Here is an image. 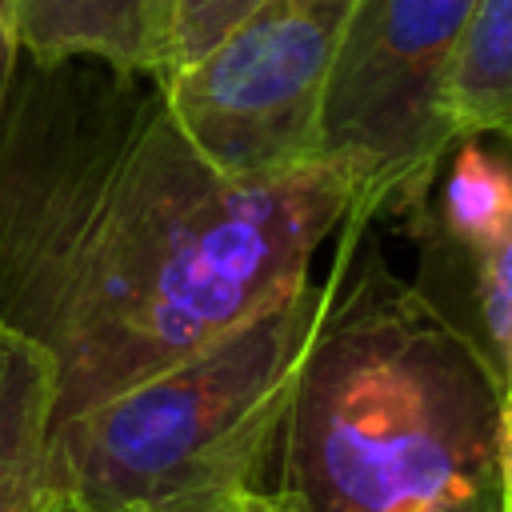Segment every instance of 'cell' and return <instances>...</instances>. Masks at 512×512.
I'll return each instance as SVG.
<instances>
[{
    "label": "cell",
    "mask_w": 512,
    "mask_h": 512,
    "mask_svg": "<svg viewBox=\"0 0 512 512\" xmlns=\"http://www.w3.org/2000/svg\"><path fill=\"white\" fill-rule=\"evenodd\" d=\"M16 64H20V44H16V24H12V0H0V112H4Z\"/></svg>",
    "instance_id": "12"
},
{
    "label": "cell",
    "mask_w": 512,
    "mask_h": 512,
    "mask_svg": "<svg viewBox=\"0 0 512 512\" xmlns=\"http://www.w3.org/2000/svg\"><path fill=\"white\" fill-rule=\"evenodd\" d=\"M68 512H76V508H72V504H68Z\"/></svg>",
    "instance_id": "17"
},
{
    "label": "cell",
    "mask_w": 512,
    "mask_h": 512,
    "mask_svg": "<svg viewBox=\"0 0 512 512\" xmlns=\"http://www.w3.org/2000/svg\"><path fill=\"white\" fill-rule=\"evenodd\" d=\"M476 260H480L476 300H480V324H484V340H488V360L496 364L500 380H508V372H512V224Z\"/></svg>",
    "instance_id": "10"
},
{
    "label": "cell",
    "mask_w": 512,
    "mask_h": 512,
    "mask_svg": "<svg viewBox=\"0 0 512 512\" xmlns=\"http://www.w3.org/2000/svg\"><path fill=\"white\" fill-rule=\"evenodd\" d=\"M444 124L456 140L512 144V0H476L444 84Z\"/></svg>",
    "instance_id": "8"
},
{
    "label": "cell",
    "mask_w": 512,
    "mask_h": 512,
    "mask_svg": "<svg viewBox=\"0 0 512 512\" xmlns=\"http://www.w3.org/2000/svg\"><path fill=\"white\" fill-rule=\"evenodd\" d=\"M328 288L332 276L308 280L180 364L60 420L52 464L64 500L120 512L260 488Z\"/></svg>",
    "instance_id": "3"
},
{
    "label": "cell",
    "mask_w": 512,
    "mask_h": 512,
    "mask_svg": "<svg viewBox=\"0 0 512 512\" xmlns=\"http://www.w3.org/2000/svg\"><path fill=\"white\" fill-rule=\"evenodd\" d=\"M356 0H260L192 64L160 76L196 152L232 176L320 160L328 76Z\"/></svg>",
    "instance_id": "5"
},
{
    "label": "cell",
    "mask_w": 512,
    "mask_h": 512,
    "mask_svg": "<svg viewBox=\"0 0 512 512\" xmlns=\"http://www.w3.org/2000/svg\"><path fill=\"white\" fill-rule=\"evenodd\" d=\"M260 0H172V44L168 72L204 56L220 36H228ZM164 72V76H168Z\"/></svg>",
    "instance_id": "11"
},
{
    "label": "cell",
    "mask_w": 512,
    "mask_h": 512,
    "mask_svg": "<svg viewBox=\"0 0 512 512\" xmlns=\"http://www.w3.org/2000/svg\"><path fill=\"white\" fill-rule=\"evenodd\" d=\"M504 492L512 504V372L504 380Z\"/></svg>",
    "instance_id": "14"
},
{
    "label": "cell",
    "mask_w": 512,
    "mask_h": 512,
    "mask_svg": "<svg viewBox=\"0 0 512 512\" xmlns=\"http://www.w3.org/2000/svg\"><path fill=\"white\" fill-rule=\"evenodd\" d=\"M24 60H100L120 72H168L172 0H12Z\"/></svg>",
    "instance_id": "6"
},
{
    "label": "cell",
    "mask_w": 512,
    "mask_h": 512,
    "mask_svg": "<svg viewBox=\"0 0 512 512\" xmlns=\"http://www.w3.org/2000/svg\"><path fill=\"white\" fill-rule=\"evenodd\" d=\"M56 364L0 324V512H68L52 464Z\"/></svg>",
    "instance_id": "7"
},
{
    "label": "cell",
    "mask_w": 512,
    "mask_h": 512,
    "mask_svg": "<svg viewBox=\"0 0 512 512\" xmlns=\"http://www.w3.org/2000/svg\"><path fill=\"white\" fill-rule=\"evenodd\" d=\"M476 0H356L320 112V160L360 192L368 220L424 200L452 148L444 84Z\"/></svg>",
    "instance_id": "4"
},
{
    "label": "cell",
    "mask_w": 512,
    "mask_h": 512,
    "mask_svg": "<svg viewBox=\"0 0 512 512\" xmlns=\"http://www.w3.org/2000/svg\"><path fill=\"white\" fill-rule=\"evenodd\" d=\"M452 512H512V504H508L504 488H492V492H484V496H476V500H468V504H460Z\"/></svg>",
    "instance_id": "15"
},
{
    "label": "cell",
    "mask_w": 512,
    "mask_h": 512,
    "mask_svg": "<svg viewBox=\"0 0 512 512\" xmlns=\"http://www.w3.org/2000/svg\"><path fill=\"white\" fill-rule=\"evenodd\" d=\"M304 348L276 440L284 512H452L504 488V380L424 292L344 280Z\"/></svg>",
    "instance_id": "2"
},
{
    "label": "cell",
    "mask_w": 512,
    "mask_h": 512,
    "mask_svg": "<svg viewBox=\"0 0 512 512\" xmlns=\"http://www.w3.org/2000/svg\"><path fill=\"white\" fill-rule=\"evenodd\" d=\"M440 216L448 236L460 240L472 256L488 252L512 224V160L488 148L484 136L452 144V164L440 188Z\"/></svg>",
    "instance_id": "9"
},
{
    "label": "cell",
    "mask_w": 512,
    "mask_h": 512,
    "mask_svg": "<svg viewBox=\"0 0 512 512\" xmlns=\"http://www.w3.org/2000/svg\"><path fill=\"white\" fill-rule=\"evenodd\" d=\"M240 492L196 496V500H164V504H136V508H120V512H240Z\"/></svg>",
    "instance_id": "13"
},
{
    "label": "cell",
    "mask_w": 512,
    "mask_h": 512,
    "mask_svg": "<svg viewBox=\"0 0 512 512\" xmlns=\"http://www.w3.org/2000/svg\"><path fill=\"white\" fill-rule=\"evenodd\" d=\"M240 512H284L264 488H244L240 492Z\"/></svg>",
    "instance_id": "16"
},
{
    "label": "cell",
    "mask_w": 512,
    "mask_h": 512,
    "mask_svg": "<svg viewBox=\"0 0 512 512\" xmlns=\"http://www.w3.org/2000/svg\"><path fill=\"white\" fill-rule=\"evenodd\" d=\"M368 220L328 160L232 176L152 72L16 64L0 112V324L56 364V424L180 364L312 280Z\"/></svg>",
    "instance_id": "1"
}]
</instances>
